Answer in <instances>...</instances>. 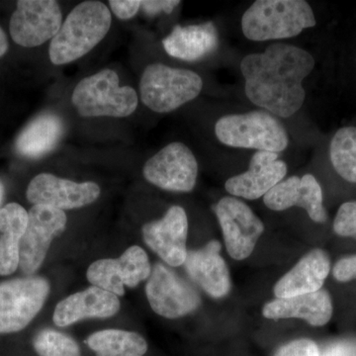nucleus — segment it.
Instances as JSON below:
<instances>
[{
	"label": "nucleus",
	"instance_id": "nucleus-1",
	"mask_svg": "<svg viewBox=\"0 0 356 356\" xmlns=\"http://www.w3.org/2000/svg\"><path fill=\"white\" fill-rule=\"evenodd\" d=\"M315 67L309 51L277 43L243 58L241 70L248 99L276 116H292L305 102L303 81Z\"/></svg>",
	"mask_w": 356,
	"mask_h": 356
},
{
	"label": "nucleus",
	"instance_id": "nucleus-2",
	"mask_svg": "<svg viewBox=\"0 0 356 356\" xmlns=\"http://www.w3.org/2000/svg\"><path fill=\"white\" fill-rule=\"evenodd\" d=\"M112 15L106 4L96 0L81 2L70 11L58 34L51 39L49 56L56 65L83 58L106 36Z\"/></svg>",
	"mask_w": 356,
	"mask_h": 356
},
{
	"label": "nucleus",
	"instance_id": "nucleus-3",
	"mask_svg": "<svg viewBox=\"0 0 356 356\" xmlns=\"http://www.w3.org/2000/svg\"><path fill=\"white\" fill-rule=\"evenodd\" d=\"M315 25L313 10L304 0H257L242 18L245 38L257 42L292 38Z\"/></svg>",
	"mask_w": 356,
	"mask_h": 356
},
{
	"label": "nucleus",
	"instance_id": "nucleus-4",
	"mask_svg": "<svg viewBox=\"0 0 356 356\" xmlns=\"http://www.w3.org/2000/svg\"><path fill=\"white\" fill-rule=\"evenodd\" d=\"M72 102L81 116L124 118L136 111L137 92L130 86H120L116 72L104 69L81 79L72 95Z\"/></svg>",
	"mask_w": 356,
	"mask_h": 356
},
{
	"label": "nucleus",
	"instance_id": "nucleus-5",
	"mask_svg": "<svg viewBox=\"0 0 356 356\" xmlns=\"http://www.w3.org/2000/svg\"><path fill=\"white\" fill-rule=\"evenodd\" d=\"M215 134L226 146L275 154L284 151L289 143L282 123L264 111L222 117L215 126Z\"/></svg>",
	"mask_w": 356,
	"mask_h": 356
},
{
	"label": "nucleus",
	"instance_id": "nucleus-6",
	"mask_svg": "<svg viewBox=\"0 0 356 356\" xmlns=\"http://www.w3.org/2000/svg\"><path fill=\"white\" fill-rule=\"evenodd\" d=\"M203 81L192 70L163 64L147 65L140 76L143 103L156 113H168L200 95Z\"/></svg>",
	"mask_w": 356,
	"mask_h": 356
},
{
	"label": "nucleus",
	"instance_id": "nucleus-7",
	"mask_svg": "<svg viewBox=\"0 0 356 356\" xmlns=\"http://www.w3.org/2000/svg\"><path fill=\"white\" fill-rule=\"evenodd\" d=\"M49 293L48 280L38 276L0 283V334L24 330L43 308Z\"/></svg>",
	"mask_w": 356,
	"mask_h": 356
},
{
	"label": "nucleus",
	"instance_id": "nucleus-8",
	"mask_svg": "<svg viewBox=\"0 0 356 356\" xmlns=\"http://www.w3.org/2000/svg\"><path fill=\"white\" fill-rule=\"evenodd\" d=\"M62 24V10L55 0H20L11 16L9 31L16 44L34 48L51 41Z\"/></svg>",
	"mask_w": 356,
	"mask_h": 356
},
{
	"label": "nucleus",
	"instance_id": "nucleus-9",
	"mask_svg": "<svg viewBox=\"0 0 356 356\" xmlns=\"http://www.w3.org/2000/svg\"><path fill=\"white\" fill-rule=\"evenodd\" d=\"M65 211L46 205H34L28 212V225L20 243L19 268L31 276L41 267L51 241L67 226Z\"/></svg>",
	"mask_w": 356,
	"mask_h": 356
},
{
	"label": "nucleus",
	"instance_id": "nucleus-10",
	"mask_svg": "<svg viewBox=\"0 0 356 356\" xmlns=\"http://www.w3.org/2000/svg\"><path fill=\"white\" fill-rule=\"evenodd\" d=\"M143 175L165 191L191 192L197 181L198 163L186 145L172 143L145 163Z\"/></svg>",
	"mask_w": 356,
	"mask_h": 356
},
{
	"label": "nucleus",
	"instance_id": "nucleus-11",
	"mask_svg": "<svg viewBox=\"0 0 356 356\" xmlns=\"http://www.w3.org/2000/svg\"><path fill=\"white\" fill-rule=\"evenodd\" d=\"M228 254L236 261L248 259L264 232V225L252 210L235 197H224L215 205Z\"/></svg>",
	"mask_w": 356,
	"mask_h": 356
},
{
	"label": "nucleus",
	"instance_id": "nucleus-12",
	"mask_svg": "<svg viewBox=\"0 0 356 356\" xmlns=\"http://www.w3.org/2000/svg\"><path fill=\"white\" fill-rule=\"evenodd\" d=\"M147 252L138 245L127 248L119 259H103L88 267L86 277L92 286L112 293L125 294V285L134 288L151 275Z\"/></svg>",
	"mask_w": 356,
	"mask_h": 356
},
{
	"label": "nucleus",
	"instance_id": "nucleus-13",
	"mask_svg": "<svg viewBox=\"0 0 356 356\" xmlns=\"http://www.w3.org/2000/svg\"><path fill=\"white\" fill-rule=\"evenodd\" d=\"M147 301L154 313L166 318H177L188 315L200 305V296L191 285L158 264L147 278Z\"/></svg>",
	"mask_w": 356,
	"mask_h": 356
},
{
	"label": "nucleus",
	"instance_id": "nucleus-14",
	"mask_svg": "<svg viewBox=\"0 0 356 356\" xmlns=\"http://www.w3.org/2000/svg\"><path fill=\"white\" fill-rule=\"evenodd\" d=\"M100 193L102 189L95 182L77 184L51 173H40L28 185L26 196L34 205L51 206L64 211L90 205Z\"/></svg>",
	"mask_w": 356,
	"mask_h": 356
},
{
	"label": "nucleus",
	"instance_id": "nucleus-15",
	"mask_svg": "<svg viewBox=\"0 0 356 356\" xmlns=\"http://www.w3.org/2000/svg\"><path fill=\"white\" fill-rule=\"evenodd\" d=\"M147 247L168 266H180L186 261L188 219L180 206H172L158 221L147 222L142 229Z\"/></svg>",
	"mask_w": 356,
	"mask_h": 356
},
{
	"label": "nucleus",
	"instance_id": "nucleus-16",
	"mask_svg": "<svg viewBox=\"0 0 356 356\" xmlns=\"http://www.w3.org/2000/svg\"><path fill=\"white\" fill-rule=\"evenodd\" d=\"M266 207L273 211L289 208H303L316 222L327 221V215L323 206V192L320 184L312 175L303 177H292L282 180L264 196Z\"/></svg>",
	"mask_w": 356,
	"mask_h": 356
},
{
	"label": "nucleus",
	"instance_id": "nucleus-17",
	"mask_svg": "<svg viewBox=\"0 0 356 356\" xmlns=\"http://www.w3.org/2000/svg\"><path fill=\"white\" fill-rule=\"evenodd\" d=\"M286 173V163L278 159V154L257 152L248 172L229 178L225 188L231 195L255 200L282 181Z\"/></svg>",
	"mask_w": 356,
	"mask_h": 356
},
{
	"label": "nucleus",
	"instance_id": "nucleus-18",
	"mask_svg": "<svg viewBox=\"0 0 356 356\" xmlns=\"http://www.w3.org/2000/svg\"><path fill=\"white\" fill-rule=\"evenodd\" d=\"M120 310V300L112 293L91 286L62 300L53 320L60 327H69L88 318H110Z\"/></svg>",
	"mask_w": 356,
	"mask_h": 356
},
{
	"label": "nucleus",
	"instance_id": "nucleus-19",
	"mask_svg": "<svg viewBox=\"0 0 356 356\" xmlns=\"http://www.w3.org/2000/svg\"><path fill=\"white\" fill-rule=\"evenodd\" d=\"M220 252L221 243L211 241L200 250L188 252L184 262L192 280L214 298L226 296L231 289L228 266Z\"/></svg>",
	"mask_w": 356,
	"mask_h": 356
},
{
	"label": "nucleus",
	"instance_id": "nucleus-20",
	"mask_svg": "<svg viewBox=\"0 0 356 356\" xmlns=\"http://www.w3.org/2000/svg\"><path fill=\"white\" fill-rule=\"evenodd\" d=\"M331 270V261L324 250H314L304 255L274 287L277 299L317 292Z\"/></svg>",
	"mask_w": 356,
	"mask_h": 356
},
{
	"label": "nucleus",
	"instance_id": "nucleus-21",
	"mask_svg": "<svg viewBox=\"0 0 356 356\" xmlns=\"http://www.w3.org/2000/svg\"><path fill=\"white\" fill-rule=\"evenodd\" d=\"M166 53L186 62H195L214 53L219 46V35L214 23L175 26L163 40Z\"/></svg>",
	"mask_w": 356,
	"mask_h": 356
},
{
	"label": "nucleus",
	"instance_id": "nucleus-22",
	"mask_svg": "<svg viewBox=\"0 0 356 356\" xmlns=\"http://www.w3.org/2000/svg\"><path fill=\"white\" fill-rule=\"evenodd\" d=\"M262 315L271 320L303 318L308 324L322 327L331 320L332 299L329 293L324 290L290 298L276 299L264 307Z\"/></svg>",
	"mask_w": 356,
	"mask_h": 356
},
{
	"label": "nucleus",
	"instance_id": "nucleus-23",
	"mask_svg": "<svg viewBox=\"0 0 356 356\" xmlns=\"http://www.w3.org/2000/svg\"><path fill=\"white\" fill-rule=\"evenodd\" d=\"M28 225V212L18 203L0 209V275H10L19 268L20 243Z\"/></svg>",
	"mask_w": 356,
	"mask_h": 356
},
{
	"label": "nucleus",
	"instance_id": "nucleus-24",
	"mask_svg": "<svg viewBox=\"0 0 356 356\" xmlns=\"http://www.w3.org/2000/svg\"><path fill=\"white\" fill-rule=\"evenodd\" d=\"M64 134L58 115L44 113L30 122L16 140V151L29 159H38L53 151Z\"/></svg>",
	"mask_w": 356,
	"mask_h": 356
},
{
	"label": "nucleus",
	"instance_id": "nucleus-25",
	"mask_svg": "<svg viewBox=\"0 0 356 356\" xmlns=\"http://www.w3.org/2000/svg\"><path fill=\"white\" fill-rule=\"evenodd\" d=\"M86 343L96 356H144L147 351L144 337L122 330L96 332L88 337Z\"/></svg>",
	"mask_w": 356,
	"mask_h": 356
},
{
	"label": "nucleus",
	"instance_id": "nucleus-26",
	"mask_svg": "<svg viewBox=\"0 0 356 356\" xmlns=\"http://www.w3.org/2000/svg\"><path fill=\"white\" fill-rule=\"evenodd\" d=\"M330 152L336 172L348 181L356 184V127L337 131Z\"/></svg>",
	"mask_w": 356,
	"mask_h": 356
},
{
	"label": "nucleus",
	"instance_id": "nucleus-27",
	"mask_svg": "<svg viewBox=\"0 0 356 356\" xmlns=\"http://www.w3.org/2000/svg\"><path fill=\"white\" fill-rule=\"evenodd\" d=\"M33 346L39 356H81L72 337L51 329L39 332L33 339Z\"/></svg>",
	"mask_w": 356,
	"mask_h": 356
},
{
	"label": "nucleus",
	"instance_id": "nucleus-28",
	"mask_svg": "<svg viewBox=\"0 0 356 356\" xmlns=\"http://www.w3.org/2000/svg\"><path fill=\"white\" fill-rule=\"evenodd\" d=\"M334 229L339 236L356 238V201L343 203L339 207Z\"/></svg>",
	"mask_w": 356,
	"mask_h": 356
},
{
	"label": "nucleus",
	"instance_id": "nucleus-29",
	"mask_svg": "<svg viewBox=\"0 0 356 356\" xmlns=\"http://www.w3.org/2000/svg\"><path fill=\"white\" fill-rule=\"evenodd\" d=\"M320 348L311 339H296L281 346L274 356H320Z\"/></svg>",
	"mask_w": 356,
	"mask_h": 356
},
{
	"label": "nucleus",
	"instance_id": "nucleus-30",
	"mask_svg": "<svg viewBox=\"0 0 356 356\" xmlns=\"http://www.w3.org/2000/svg\"><path fill=\"white\" fill-rule=\"evenodd\" d=\"M112 13L121 20H129L137 15L140 8V0H111L109 1Z\"/></svg>",
	"mask_w": 356,
	"mask_h": 356
},
{
	"label": "nucleus",
	"instance_id": "nucleus-31",
	"mask_svg": "<svg viewBox=\"0 0 356 356\" xmlns=\"http://www.w3.org/2000/svg\"><path fill=\"white\" fill-rule=\"evenodd\" d=\"M332 273L334 278L341 282L356 280V255L344 257L337 261Z\"/></svg>",
	"mask_w": 356,
	"mask_h": 356
},
{
	"label": "nucleus",
	"instance_id": "nucleus-32",
	"mask_svg": "<svg viewBox=\"0 0 356 356\" xmlns=\"http://www.w3.org/2000/svg\"><path fill=\"white\" fill-rule=\"evenodd\" d=\"M179 4L178 0H145L142 1L140 8L147 15L156 16L159 13L170 14Z\"/></svg>",
	"mask_w": 356,
	"mask_h": 356
},
{
	"label": "nucleus",
	"instance_id": "nucleus-33",
	"mask_svg": "<svg viewBox=\"0 0 356 356\" xmlns=\"http://www.w3.org/2000/svg\"><path fill=\"white\" fill-rule=\"evenodd\" d=\"M320 356H356V346L348 341H339L325 346Z\"/></svg>",
	"mask_w": 356,
	"mask_h": 356
},
{
	"label": "nucleus",
	"instance_id": "nucleus-34",
	"mask_svg": "<svg viewBox=\"0 0 356 356\" xmlns=\"http://www.w3.org/2000/svg\"><path fill=\"white\" fill-rule=\"evenodd\" d=\"M7 50H8V40H7L6 33L0 27V58L6 55Z\"/></svg>",
	"mask_w": 356,
	"mask_h": 356
},
{
	"label": "nucleus",
	"instance_id": "nucleus-35",
	"mask_svg": "<svg viewBox=\"0 0 356 356\" xmlns=\"http://www.w3.org/2000/svg\"><path fill=\"white\" fill-rule=\"evenodd\" d=\"M2 195H3V187H2L1 184H0V201H1Z\"/></svg>",
	"mask_w": 356,
	"mask_h": 356
}]
</instances>
